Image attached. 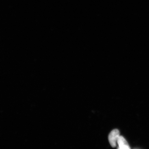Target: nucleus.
Listing matches in <instances>:
<instances>
[{
  "label": "nucleus",
  "mask_w": 149,
  "mask_h": 149,
  "mask_svg": "<svg viewBox=\"0 0 149 149\" xmlns=\"http://www.w3.org/2000/svg\"><path fill=\"white\" fill-rule=\"evenodd\" d=\"M117 143L118 145V149H130L127 141L122 136L119 137Z\"/></svg>",
  "instance_id": "f03ea898"
},
{
  "label": "nucleus",
  "mask_w": 149,
  "mask_h": 149,
  "mask_svg": "<svg viewBox=\"0 0 149 149\" xmlns=\"http://www.w3.org/2000/svg\"><path fill=\"white\" fill-rule=\"evenodd\" d=\"M120 132L117 129L112 130L109 136V140L111 146L114 148L116 146L117 140L120 136Z\"/></svg>",
  "instance_id": "f257e3e1"
}]
</instances>
